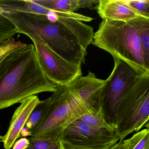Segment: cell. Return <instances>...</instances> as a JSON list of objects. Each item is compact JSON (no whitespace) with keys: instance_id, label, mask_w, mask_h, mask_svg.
Returning <instances> with one entry per match:
<instances>
[{"instance_id":"2e32d148","label":"cell","mask_w":149,"mask_h":149,"mask_svg":"<svg viewBox=\"0 0 149 149\" xmlns=\"http://www.w3.org/2000/svg\"><path fill=\"white\" fill-rule=\"evenodd\" d=\"M18 33V30L13 22L0 12V44Z\"/></svg>"},{"instance_id":"7c38bea8","label":"cell","mask_w":149,"mask_h":149,"mask_svg":"<svg viewBox=\"0 0 149 149\" xmlns=\"http://www.w3.org/2000/svg\"><path fill=\"white\" fill-rule=\"evenodd\" d=\"M49 105V98L40 101L29 115L25 126L21 131L20 136H31L43 121L48 110Z\"/></svg>"},{"instance_id":"d6986e66","label":"cell","mask_w":149,"mask_h":149,"mask_svg":"<svg viewBox=\"0 0 149 149\" xmlns=\"http://www.w3.org/2000/svg\"><path fill=\"white\" fill-rule=\"evenodd\" d=\"M28 140L29 144L26 149H49L57 141L45 138L32 137L29 138Z\"/></svg>"},{"instance_id":"ba28073f","label":"cell","mask_w":149,"mask_h":149,"mask_svg":"<svg viewBox=\"0 0 149 149\" xmlns=\"http://www.w3.org/2000/svg\"><path fill=\"white\" fill-rule=\"evenodd\" d=\"M77 146L102 145L119 140L116 130L92 128L78 118L63 130L59 140Z\"/></svg>"},{"instance_id":"7402d4cb","label":"cell","mask_w":149,"mask_h":149,"mask_svg":"<svg viewBox=\"0 0 149 149\" xmlns=\"http://www.w3.org/2000/svg\"><path fill=\"white\" fill-rule=\"evenodd\" d=\"M133 149H149V132L142 138Z\"/></svg>"},{"instance_id":"d4e9b609","label":"cell","mask_w":149,"mask_h":149,"mask_svg":"<svg viewBox=\"0 0 149 149\" xmlns=\"http://www.w3.org/2000/svg\"><path fill=\"white\" fill-rule=\"evenodd\" d=\"M49 149H61V147H60V143H59V141H57L56 143L52 147Z\"/></svg>"},{"instance_id":"44dd1931","label":"cell","mask_w":149,"mask_h":149,"mask_svg":"<svg viewBox=\"0 0 149 149\" xmlns=\"http://www.w3.org/2000/svg\"><path fill=\"white\" fill-rule=\"evenodd\" d=\"M99 0H78V9L80 8H88L93 9L94 5H97Z\"/></svg>"},{"instance_id":"5bb4252c","label":"cell","mask_w":149,"mask_h":149,"mask_svg":"<svg viewBox=\"0 0 149 149\" xmlns=\"http://www.w3.org/2000/svg\"><path fill=\"white\" fill-rule=\"evenodd\" d=\"M34 3L51 11L70 12L78 9V0H33Z\"/></svg>"},{"instance_id":"30bf717a","label":"cell","mask_w":149,"mask_h":149,"mask_svg":"<svg viewBox=\"0 0 149 149\" xmlns=\"http://www.w3.org/2000/svg\"><path fill=\"white\" fill-rule=\"evenodd\" d=\"M97 9L103 20L129 22L142 17L126 4L125 0H99Z\"/></svg>"},{"instance_id":"6da1fadb","label":"cell","mask_w":149,"mask_h":149,"mask_svg":"<svg viewBox=\"0 0 149 149\" xmlns=\"http://www.w3.org/2000/svg\"><path fill=\"white\" fill-rule=\"evenodd\" d=\"M56 87L44 74L33 44L10 52L0 62V110L39 93L54 92Z\"/></svg>"},{"instance_id":"7a4b0ae2","label":"cell","mask_w":149,"mask_h":149,"mask_svg":"<svg viewBox=\"0 0 149 149\" xmlns=\"http://www.w3.org/2000/svg\"><path fill=\"white\" fill-rule=\"evenodd\" d=\"M95 98L94 91L82 76L68 86L57 85L55 91L49 97L47 114L31 137L58 141L70 123L99 109L96 108Z\"/></svg>"},{"instance_id":"603a6c76","label":"cell","mask_w":149,"mask_h":149,"mask_svg":"<svg viewBox=\"0 0 149 149\" xmlns=\"http://www.w3.org/2000/svg\"><path fill=\"white\" fill-rule=\"evenodd\" d=\"M29 141L28 139L22 138L15 142L13 149H26L28 147Z\"/></svg>"},{"instance_id":"484cf974","label":"cell","mask_w":149,"mask_h":149,"mask_svg":"<svg viewBox=\"0 0 149 149\" xmlns=\"http://www.w3.org/2000/svg\"><path fill=\"white\" fill-rule=\"evenodd\" d=\"M1 134H0V140H1Z\"/></svg>"},{"instance_id":"52a82bcc","label":"cell","mask_w":149,"mask_h":149,"mask_svg":"<svg viewBox=\"0 0 149 149\" xmlns=\"http://www.w3.org/2000/svg\"><path fill=\"white\" fill-rule=\"evenodd\" d=\"M27 36L33 42L44 74L52 82L57 85L68 86L82 76L81 69L73 66L52 51L40 37L33 35Z\"/></svg>"},{"instance_id":"9c48e42d","label":"cell","mask_w":149,"mask_h":149,"mask_svg":"<svg viewBox=\"0 0 149 149\" xmlns=\"http://www.w3.org/2000/svg\"><path fill=\"white\" fill-rule=\"evenodd\" d=\"M37 96L30 97L22 102L16 109L10 122L9 128L6 135L1 137V140L6 149H10L20 134L33 109L40 102Z\"/></svg>"},{"instance_id":"5b68a950","label":"cell","mask_w":149,"mask_h":149,"mask_svg":"<svg viewBox=\"0 0 149 149\" xmlns=\"http://www.w3.org/2000/svg\"><path fill=\"white\" fill-rule=\"evenodd\" d=\"M149 73L141 75L122 99L114 127L120 141L143 127L149 129Z\"/></svg>"},{"instance_id":"277c9868","label":"cell","mask_w":149,"mask_h":149,"mask_svg":"<svg viewBox=\"0 0 149 149\" xmlns=\"http://www.w3.org/2000/svg\"><path fill=\"white\" fill-rule=\"evenodd\" d=\"M18 31L27 36L40 37L48 47L62 56L72 45L74 34L69 23L63 18L52 21L47 15L23 12H1Z\"/></svg>"},{"instance_id":"8fae6325","label":"cell","mask_w":149,"mask_h":149,"mask_svg":"<svg viewBox=\"0 0 149 149\" xmlns=\"http://www.w3.org/2000/svg\"><path fill=\"white\" fill-rule=\"evenodd\" d=\"M0 11L23 12L49 15L51 11L34 3L33 0H0Z\"/></svg>"},{"instance_id":"ac0fdd59","label":"cell","mask_w":149,"mask_h":149,"mask_svg":"<svg viewBox=\"0 0 149 149\" xmlns=\"http://www.w3.org/2000/svg\"><path fill=\"white\" fill-rule=\"evenodd\" d=\"M126 4L142 17L149 19V0H125Z\"/></svg>"},{"instance_id":"cb8c5ba5","label":"cell","mask_w":149,"mask_h":149,"mask_svg":"<svg viewBox=\"0 0 149 149\" xmlns=\"http://www.w3.org/2000/svg\"><path fill=\"white\" fill-rule=\"evenodd\" d=\"M110 149H125L124 146L123 144V141H118Z\"/></svg>"},{"instance_id":"ffe728a7","label":"cell","mask_w":149,"mask_h":149,"mask_svg":"<svg viewBox=\"0 0 149 149\" xmlns=\"http://www.w3.org/2000/svg\"><path fill=\"white\" fill-rule=\"evenodd\" d=\"M59 141L61 149H110L119 140H116L102 145L90 146H77L62 140H59Z\"/></svg>"},{"instance_id":"e0dca14e","label":"cell","mask_w":149,"mask_h":149,"mask_svg":"<svg viewBox=\"0 0 149 149\" xmlns=\"http://www.w3.org/2000/svg\"><path fill=\"white\" fill-rule=\"evenodd\" d=\"M26 45V44L22 43L20 41H16L14 37L0 44V62L10 52Z\"/></svg>"},{"instance_id":"4fadbf2b","label":"cell","mask_w":149,"mask_h":149,"mask_svg":"<svg viewBox=\"0 0 149 149\" xmlns=\"http://www.w3.org/2000/svg\"><path fill=\"white\" fill-rule=\"evenodd\" d=\"M129 22L137 30L144 55L146 63L149 67V19L140 17Z\"/></svg>"},{"instance_id":"3957f363","label":"cell","mask_w":149,"mask_h":149,"mask_svg":"<svg viewBox=\"0 0 149 149\" xmlns=\"http://www.w3.org/2000/svg\"><path fill=\"white\" fill-rule=\"evenodd\" d=\"M92 43L126 63L139 75L149 73L138 34L129 22L103 20Z\"/></svg>"},{"instance_id":"9a60e30c","label":"cell","mask_w":149,"mask_h":149,"mask_svg":"<svg viewBox=\"0 0 149 149\" xmlns=\"http://www.w3.org/2000/svg\"><path fill=\"white\" fill-rule=\"evenodd\" d=\"M79 118L92 128L99 130L116 131L115 127L108 123L105 120L101 107L97 110L84 115Z\"/></svg>"},{"instance_id":"8992f818","label":"cell","mask_w":149,"mask_h":149,"mask_svg":"<svg viewBox=\"0 0 149 149\" xmlns=\"http://www.w3.org/2000/svg\"><path fill=\"white\" fill-rule=\"evenodd\" d=\"M114 59V68L104 81L100 104L105 120L114 127L117 111L122 99L140 75L126 63Z\"/></svg>"}]
</instances>
